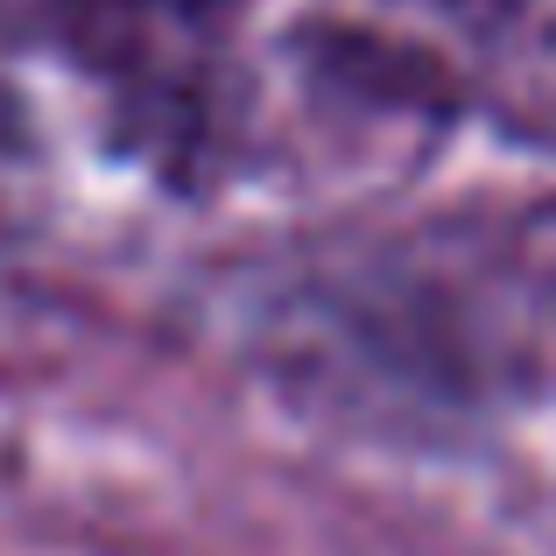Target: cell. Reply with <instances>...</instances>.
Instances as JSON below:
<instances>
[{"mask_svg":"<svg viewBox=\"0 0 556 556\" xmlns=\"http://www.w3.org/2000/svg\"><path fill=\"white\" fill-rule=\"evenodd\" d=\"M422 8L444 14L451 28L486 36V42H507V36H529V28L556 22V0H422Z\"/></svg>","mask_w":556,"mask_h":556,"instance_id":"obj_1","label":"cell"}]
</instances>
